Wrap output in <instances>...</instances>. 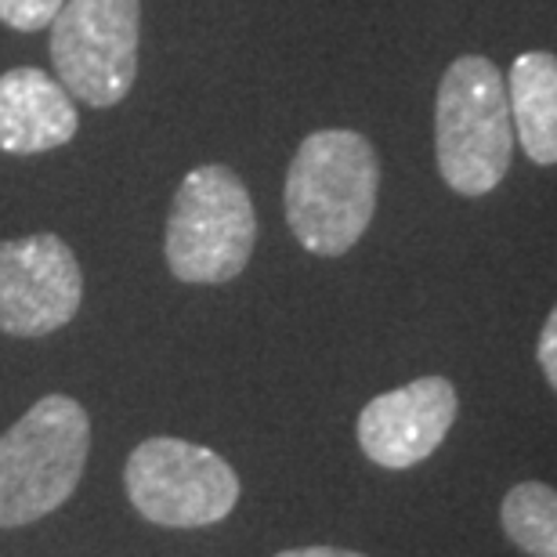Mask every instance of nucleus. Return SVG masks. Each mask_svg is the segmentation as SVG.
Instances as JSON below:
<instances>
[{
    "label": "nucleus",
    "mask_w": 557,
    "mask_h": 557,
    "mask_svg": "<svg viewBox=\"0 0 557 557\" xmlns=\"http://www.w3.org/2000/svg\"><path fill=\"white\" fill-rule=\"evenodd\" d=\"M381 188L373 145L355 131H315L286 171V221L319 258H341L370 228Z\"/></svg>",
    "instance_id": "obj_1"
},
{
    "label": "nucleus",
    "mask_w": 557,
    "mask_h": 557,
    "mask_svg": "<svg viewBox=\"0 0 557 557\" xmlns=\"http://www.w3.org/2000/svg\"><path fill=\"white\" fill-rule=\"evenodd\" d=\"M434 152L445 185L485 196L504 182L515 152L507 81L482 54H463L445 70L434 102Z\"/></svg>",
    "instance_id": "obj_2"
},
{
    "label": "nucleus",
    "mask_w": 557,
    "mask_h": 557,
    "mask_svg": "<svg viewBox=\"0 0 557 557\" xmlns=\"http://www.w3.org/2000/svg\"><path fill=\"white\" fill-rule=\"evenodd\" d=\"M91 423L70 395H48L0 438V529L59 510L84 478Z\"/></svg>",
    "instance_id": "obj_3"
},
{
    "label": "nucleus",
    "mask_w": 557,
    "mask_h": 557,
    "mask_svg": "<svg viewBox=\"0 0 557 557\" xmlns=\"http://www.w3.org/2000/svg\"><path fill=\"white\" fill-rule=\"evenodd\" d=\"M258 218L247 185L228 166H196L185 174L166 218V264L182 283L214 286L247 269Z\"/></svg>",
    "instance_id": "obj_4"
},
{
    "label": "nucleus",
    "mask_w": 557,
    "mask_h": 557,
    "mask_svg": "<svg viewBox=\"0 0 557 557\" xmlns=\"http://www.w3.org/2000/svg\"><path fill=\"white\" fill-rule=\"evenodd\" d=\"M138 0H65L51 22L59 84L95 109L124 102L138 76Z\"/></svg>",
    "instance_id": "obj_5"
},
{
    "label": "nucleus",
    "mask_w": 557,
    "mask_h": 557,
    "mask_svg": "<svg viewBox=\"0 0 557 557\" xmlns=\"http://www.w3.org/2000/svg\"><path fill=\"white\" fill-rule=\"evenodd\" d=\"M141 518L171 529L218 525L239 499V478L218 453L182 438L141 442L124 471Z\"/></svg>",
    "instance_id": "obj_6"
},
{
    "label": "nucleus",
    "mask_w": 557,
    "mask_h": 557,
    "mask_svg": "<svg viewBox=\"0 0 557 557\" xmlns=\"http://www.w3.org/2000/svg\"><path fill=\"white\" fill-rule=\"evenodd\" d=\"M84 275L73 250L54 232L0 243V330L44 337L81 311Z\"/></svg>",
    "instance_id": "obj_7"
},
{
    "label": "nucleus",
    "mask_w": 557,
    "mask_h": 557,
    "mask_svg": "<svg viewBox=\"0 0 557 557\" xmlns=\"http://www.w3.org/2000/svg\"><path fill=\"white\" fill-rule=\"evenodd\" d=\"M456 420V387L445 376H420L376 395L359 417V445L373 463L406 471L438 449Z\"/></svg>",
    "instance_id": "obj_8"
},
{
    "label": "nucleus",
    "mask_w": 557,
    "mask_h": 557,
    "mask_svg": "<svg viewBox=\"0 0 557 557\" xmlns=\"http://www.w3.org/2000/svg\"><path fill=\"white\" fill-rule=\"evenodd\" d=\"M73 95L54 76L18 65L0 76V149L11 156H37L76 135Z\"/></svg>",
    "instance_id": "obj_9"
},
{
    "label": "nucleus",
    "mask_w": 557,
    "mask_h": 557,
    "mask_svg": "<svg viewBox=\"0 0 557 557\" xmlns=\"http://www.w3.org/2000/svg\"><path fill=\"white\" fill-rule=\"evenodd\" d=\"M507 102L515 135L532 163H557V59L550 51H525L510 65Z\"/></svg>",
    "instance_id": "obj_10"
},
{
    "label": "nucleus",
    "mask_w": 557,
    "mask_h": 557,
    "mask_svg": "<svg viewBox=\"0 0 557 557\" xmlns=\"http://www.w3.org/2000/svg\"><path fill=\"white\" fill-rule=\"evenodd\" d=\"M504 529L525 554L557 557V493L550 485H515L504 499Z\"/></svg>",
    "instance_id": "obj_11"
},
{
    "label": "nucleus",
    "mask_w": 557,
    "mask_h": 557,
    "mask_svg": "<svg viewBox=\"0 0 557 557\" xmlns=\"http://www.w3.org/2000/svg\"><path fill=\"white\" fill-rule=\"evenodd\" d=\"M65 0H0V22L11 29L33 33L51 26Z\"/></svg>",
    "instance_id": "obj_12"
},
{
    "label": "nucleus",
    "mask_w": 557,
    "mask_h": 557,
    "mask_svg": "<svg viewBox=\"0 0 557 557\" xmlns=\"http://www.w3.org/2000/svg\"><path fill=\"white\" fill-rule=\"evenodd\" d=\"M540 366H543V376L550 381V387L557 392V308L547 315V322H543V333H540Z\"/></svg>",
    "instance_id": "obj_13"
},
{
    "label": "nucleus",
    "mask_w": 557,
    "mask_h": 557,
    "mask_svg": "<svg viewBox=\"0 0 557 557\" xmlns=\"http://www.w3.org/2000/svg\"><path fill=\"white\" fill-rule=\"evenodd\" d=\"M275 557H362L355 550H337V547H305V550H283Z\"/></svg>",
    "instance_id": "obj_14"
}]
</instances>
